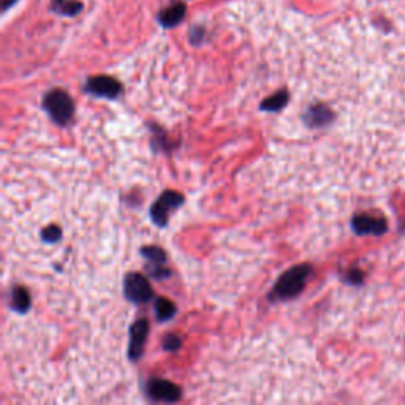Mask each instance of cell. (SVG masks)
<instances>
[{"mask_svg":"<svg viewBox=\"0 0 405 405\" xmlns=\"http://www.w3.org/2000/svg\"><path fill=\"white\" fill-rule=\"evenodd\" d=\"M312 276V266L298 265L282 274L276 285L272 288L271 296L277 301H288L301 294L304 287L307 285L309 277Z\"/></svg>","mask_w":405,"mask_h":405,"instance_id":"1","label":"cell"},{"mask_svg":"<svg viewBox=\"0 0 405 405\" xmlns=\"http://www.w3.org/2000/svg\"><path fill=\"white\" fill-rule=\"evenodd\" d=\"M43 108L57 125L68 124L75 114V103L70 93L63 89L49 91L43 98Z\"/></svg>","mask_w":405,"mask_h":405,"instance_id":"2","label":"cell"},{"mask_svg":"<svg viewBox=\"0 0 405 405\" xmlns=\"http://www.w3.org/2000/svg\"><path fill=\"white\" fill-rule=\"evenodd\" d=\"M184 205V197L175 190L163 192L158 200L150 207V219L157 227H166L168 225L170 215L173 211Z\"/></svg>","mask_w":405,"mask_h":405,"instance_id":"3","label":"cell"},{"mask_svg":"<svg viewBox=\"0 0 405 405\" xmlns=\"http://www.w3.org/2000/svg\"><path fill=\"white\" fill-rule=\"evenodd\" d=\"M84 89L86 92L92 93V96L108 100L119 98L122 91H124V88H122V84L118 81V79L108 75H97L89 78L88 81H86Z\"/></svg>","mask_w":405,"mask_h":405,"instance_id":"4","label":"cell"},{"mask_svg":"<svg viewBox=\"0 0 405 405\" xmlns=\"http://www.w3.org/2000/svg\"><path fill=\"white\" fill-rule=\"evenodd\" d=\"M124 294L130 302L146 304L152 299V287L141 274L130 272L124 279Z\"/></svg>","mask_w":405,"mask_h":405,"instance_id":"5","label":"cell"},{"mask_svg":"<svg viewBox=\"0 0 405 405\" xmlns=\"http://www.w3.org/2000/svg\"><path fill=\"white\" fill-rule=\"evenodd\" d=\"M144 389L150 399L157 402H176L180 399V388L170 380L152 379Z\"/></svg>","mask_w":405,"mask_h":405,"instance_id":"6","label":"cell"},{"mask_svg":"<svg viewBox=\"0 0 405 405\" xmlns=\"http://www.w3.org/2000/svg\"><path fill=\"white\" fill-rule=\"evenodd\" d=\"M352 228L354 233L359 236H366V235L381 236L386 231L388 225H386V220L381 219V217L358 214L352 219Z\"/></svg>","mask_w":405,"mask_h":405,"instance_id":"7","label":"cell"},{"mask_svg":"<svg viewBox=\"0 0 405 405\" xmlns=\"http://www.w3.org/2000/svg\"><path fill=\"white\" fill-rule=\"evenodd\" d=\"M149 334V322L148 320H138L132 329H130V344H128V358L136 361L141 358L144 352V345H146V339Z\"/></svg>","mask_w":405,"mask_h":405,"instance_id":"8","label":"cell"},{"mask_svg":"<svg viewBox=\"0 0 405 405\" xmlns=\"http://www.w3.org/2000/svg\"><path fill=\"white\" fill-rule=\"evenodd\" d=\"M304 122L310 128H320L324 125H329L334 121V113H332L327 105L317 103L307 108V111L304 113Z\"/></svg>","mask_w":405,"mask_h":405,"instance_id":"9","label":"cell"},{"mask_svg":"<svg viewBox=\"0 0 405 405\" xmlns=\"http://www.w3.org/2000/svg\"><path fill=\"white\" fill-rule=\"evenodd\" d=\"M185 14H187V5L184 2H176L158 11L157 21L163 29H173L183 23Z\"/></svg>","mask_w":405,"mask_h":405,"instance_id":"10","label":"cell"},{"mask_svg":"<svg viewBox=\"0 0 405 405\" xmlns=\"http://www.w3.org/2000/svg\"><path fill=\"white\" fill-rule=\"evenodd\" d=\"M84 5L81 0H51V10L61 16L73 18L83 11Z\"/></svg>","mask_w":405,"mask_h":405,"instance_id":"11","label":"cell"},{"mask_svg":"<svg viewBox=\"0 0 405 405\" xmlns=\"http://www.w3.org/2000/svg\"><path fill=\"white\" fill-rule=\"evenodd\" d=\"M288 101H290V93H288V91L282 89L277 91L276 93H272L271 97L265 98L262 101V105H260V110L267 113H277L284 110V108L288 105Z\"/></svg>","mask_w":405,"mask_h":405,"instance_id":"12","label":"cell"},{"mask_svg":"<svg viewBox=\"0 0 405 405\" xmlns=\"http://www.w3.org/2000/svg\"><path fill=\"white\" fill-rule=\"evenodd\" d=\"M31 294L26 290L24 287H14L11 292V309L18 314H26L31 309Z\"/></svg>","mask_w":405,"mask_h":405,"instance_id":"13","label":"cell"},{"mask_svg":"<svg viewBox=\"0 0 405 405\" xmlns=\"http://www.w3.org/2000/svg\"><path fill=\"white\" fill-rule=\"evenodd\" d=\"M176 314V306L170 299L158 298L155 301V317L158 322H168Z\"/></svg>","mask_w":405,"mask_h":405,"instance_id":"14","label":"cell"},{"mask_svg":"<svg viewBox=\"0 0 405 405\" xmlns=\"http://www.w3.org/2000/svg\"><path fill=\"white\" fill-rule=\"evenodd\" d=\"M141 255L148 260L149 263H163L166 262V253L163 249L157 247V245H148V247L141 249Z\"/></svg>","mask_w":405,"mask_h":405,"instance_id":"15","label":"cell"},{"mask_svg":"<svg viewBox=\"0 0 405 405\" xmlns=\"http://www.w3.org/2000/svg\"><path fill=\"white\" fill-rule=\"evenodd\" d=\"M146 271L149 276L155 280H163L171 276V271L166 266H163V263H149L146 266Z\"/></svg>","mask_w":405,"mask_h":405,"instance_id":"16","label":"cell"},{"mask_svg":"<svg viewBox=\"0 0 405 405\" xmlns=\"http://www.w3.org/2000/svg\"><path fill=\"white\" fill-rule=\"evenodd\" d=\"M62 237V230L57 225H48L41 231V240L45 242H57Z\"/></svg>","mask_w":405,"mask_h":405,"instance_id":"17","label":"cell"},{"mask_svg":"<svg viewBox=\"0 0 405 405\" xmlns=\"http://www.w3.org/2000/svg\"><path fill=\"white\" fill-rule=\"evenodd\" d=\"M206 37V29L202 26H193L190 29V35H189V40L193 46H200L202 45V41H205Z\"/></svg>","mask_w":405,"mask_h":405,"instance_id":"18","label":"cell"},{"mask_svg":"<svg viewBox=\"0 0 405 405\" xmlns=\"http://www.w3.org/2000/svg\"><path fill=\"white\" fill-rule=\"evenodd\" d=\"M180 347V337L176 334H168L163 339V349L166 352H176Z\"/></svg>","mask_w":405,"mask_h":405,"instance_id":"19","label":"cell"},{"mask_svg":"<svg viewBox=\"0 0 405 405\" xmlns=\"http://www.w3.org/2000/svg\"><path fill=\"white\" fill-rule=\"evenodd\" d=\"M345 280L352 285H358V284H361V282H363V272L358 271V270H352L349 274H347Z\"/></svg>","mask_w":405,"mask_h":405,"instance_id":"20","label":"cell"},{"mask_svg":"<svg viewBox=\"0 0 405 405\" xmlns=\"http://www.w3.org/2000/svg\"><path fill=\"white\" fill-rule=\"evenodd\" d=\"M19 2V0H2L0 5H2V11H9L11 6H14Z\"/></svg>","mask_w":405,"mask_h":405,"instance_id":"21","label":"cell"}]
</instances>
